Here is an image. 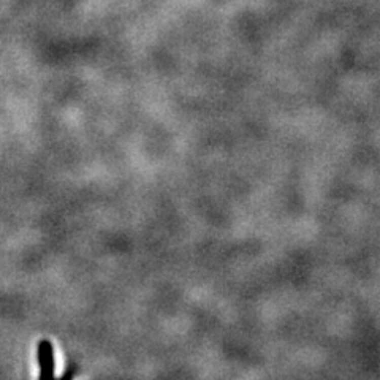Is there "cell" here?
Listing matches in <instances>:
<instances>
[{
	"label": "cell",
	"mask_w": 380,
	"mask_h": 380,
	"mask_svg": "<svg viewBox=\"0 0 380 380\" xmlns=\"http://www.w3.org/2000/svg\"><path fill=\"white\" fill-rule=\"evenodd\" d=\"M75 374H76V369H75V366H70V368L65 371L59 378H54V380H73V377H75Z\"/></svg>",
	"instance_id": "2"
},
{
	"label": "cell",
	"mask_w": 380,
	"mask_h": 380,
	"mask_svg": "<svg viewBox=\"0 0 380 380\" xmlns=\"http://www.w3.org/2000/svg\"><path fill=\"white\" fill-rule=\"evenodd\" d=\"M38 363H40V377L38 380H54V350L49 340L43 339L38 344Z\"/></svg>",
	"instance_id": "1"
}]
</instances>
